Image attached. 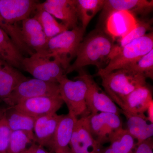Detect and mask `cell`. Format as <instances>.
Here are the masks:
<instances>
[{"label": "cell", "instance_id": "6da1fadb", "mask_svg": "<svg viewBox=\"0 0 153 153\" xmlns=\"http://www.w3.org/2000/svg\"><path fill=\"white\" fill-rule=\"evenodd\" d=\"M114 41L102 28L90 32L80 43L76 60L65 72V74L80 71L83 67L94 65L99 70L103 69L110 60Z\"/></svg>", "mask_w": 153, "mask_h": 153}, {"label": "cell", "instance_id": "7a4b0ae2", "mask_svg": "<svg viewBox=\"0 0 153 153\" xmlns=\"http://www.w3.org/2000/svg\"><path fill=\"white\" fill-rule=\"evenodd\" d=\"M102 85L115 104L138 88L146 85V78L142 74L126 68H121L100 76Z\"/></svg>", "mask_w": 153, "mask_h": 153}, {"label": "cell", "instance_id": "3957f363", "mask_svg": "<svg viewBox=\"0 0 153 153\" xmlns=\"http://www.w3.org/2000/svg\"><path fill=\"white\" fill-rule=\"evenodd\" d=\"M85 31L77 26L58 34L48 41L47 53L59 61L65 72L76 57Z\"/></svg>", "mask_w": 153, "mask_h": 153}, {"label": "cell", "instance_id": "277c9868", "mask_svg": "<svg viewBox=\"0 0 153 153\" xmlns=\"http://www.w3.org/2000/svg\"><path fill=\"white\" fill-rule=\"evenodd\" d=\"M153 49V33L151 32L125 46L110 59L104 68L99 70L97 75L100 76L115 70L125 68Z\"/></svg>", "mask_w": 153, "mask_h": 153}, {"label": "cell", "instance_id": "5b68a950", "mask_svg": "<svg viewBox=\"0 0 153 153\" xmlns=\"http://www.w3.org/2000/svg\"><path fill=\"white\" fill-rule=\"evenodd\" d=\"M22 66L36 79L58 83L66 75L59 61L46 53H33L23 58Z\"/></svg>", "mask_w": 153, "mask_h": 153}, {"label": "cell", "instance_id": "8992f818", "mask_svg": "<svg viewBox=\"0 0 153 153\" xmlns=\"http://www.w3.org/2000/svg\"><path fill=\"white\" fill-rule=\"evenodd\" d=\"M76 79L71 80L65 75L58 84L60 97L68 107V113L77 117L87 109L85 101L87 86L82 79L77 77Z\"/></svg>", "mask_w": 153, "mask_h": 153}, {"label": "cell", "instance_id": "52a82bcc", "mask_svg": "<svg viewBox=\"0 0 153 153\" xmlns=\"http://www.w3.org/2000/svg\"><path fill=\"white\" fill-rule=\"evenodd\" d=\"M57 95H60L58 83L46 82L36 78L27 79L20 83L4 100L7 104L13 107L28 99Z\"/></svg>", "mask_w": 153, "mask_h": 153}, {"label": "cell", "instance_id": "ba28073f", "mask_svg": "<svg viewBox=\"0 0 153 153\" xmlns=\"http://www.w3.org/2000/svg\"><path fill=\"white\" fill-rule=\"evenodd\" d=\"M77 76L85 81L87 86L85 101L87 109L91 114L100 112H110L119 114L120 110L115 103L105 93L95 82L92 76L83 70L79 71Z\"/></svg>", "mask_w": 153, "mask_h": 153}, {"label": "cell", "instance_id": "9c48e42d", "mask_svg": "<svg viewBox=\"0 0 153 153\" xmlns=\"http://www.w3.org/2000/svg\"><path fill=\"white\" fill-rule=\"evenodd\" d=\"M89 127L94 139L100 145L109 142L115 131L122 128L119 114L100 112L88 116Z\"/></svg>", "mask_w": 153, "mask_h": 153}, {"label": "cell", "instance_id": "30bf717a", "mask_svg": "<svg viewBox=\"0 0 153 153\" xmlns=\"http://www.w3.org/2000/svg\"><path fill=\"white\" fill-rule=\"evenodd\" d=\"M64 103L60 96H41L20 102L14 108L35 118L56 113Z\"/></svg>", "mask_w": 153, "mask_h": 153}, {"label": "cell", "instance_id": "8fae6325", "mask_svg": "<svg viewBox=\"0 0 153 153\" xmlns=\"http://www.w3.org/2000/svg\"><path fill=\"white\" fill-rule=\"evenodd\" d=\"M72 153H98L100 145L94 139L89 127L88 117L77 119L70 144Z\"/></svg>", "mask_w": 153, "mask_h": 153}, {"label": "cell", "instance_id": "7c38bea8", "mask_svg": "<svg viewBox=\"0 0 153 153\" xmlns=\"http://www.w3.org/2000/svg\"><path fill=\"white\" fill-rule=\"evenodd\" d=\"M36 7L47 11L53 17L61 20L68 30L78 26L79 18L76 0H47L38 4Z\"/></svg>", "mask_w": 153, "mask_h": 153}, {"label": "cell", "instance_id": "4fadbf2b", "mask_svg": "<svg viewBox=\"0 0 153 153\" xmlns=\"http://www.w3.org/2000/svg\"><path fill=\"white\" fill-rule=\"evenodd\" d=\"M153 1L147 0H105L100 18V24L104 25L111 14L116 11H126L135 16H146L153 10Z\"/></svg>", "mask_w": 153, "mask_h": 153}, {"label": "cell", "instance_id": "5bb4252c", "mask_svg": "<svg viewBox=\"0 0 153 153\" xmlns=\"http://www.w3.org/2000/svg\"><path fill=\"white\" fill-rule=\"evenodd\" d=\"M135 16L126 11H116L108 17L102 29L114 40L123 38L136 27Z\"/></svg>", "mask_w": 153, "mask_h": 153}, {"label": "cell", "instance_id": "9a60e30c", "mask_svg": "<svg viewBox=\"0 0 153 153\" xmlns=\"http://www.w3.org/2000/svg\"><path fill=\"white\" fill-rule=\"evenodd\" d=\"M38 3L33 0H0V15L12 24L29 18Z\"/></svg>", "mask_w": 153, "mask_h": 153}, {"label": "cell", "instance_id": "2e32d148", "mask_svg": "<svg viewBox=\"0 0 153 153\" xmlns=\"http://www.w3.org/2000/svg\"><path fill=\"white\" fill-rule=\"evenodd\" d=\"M153 101L152 94L146 85L135 89L124 97L119 106L122 112L132 114L145 115L150 104Z\"/></svg>", "mask_w": 153, "mask_h": 153}, {"label": "cell", "instance_id": "e0dca14e", "mask_svg": "<svg viewBox=\"0 0 153 153\" xmlns=\"http://www.w3.org/2000/svg\"><path fill=\"white\" fill-rule=\"evenodd\" d=\"M26 44L38 53L47 52L48 40L42 26L36 18H28L22 21L21 28Z\"/></svg>", "mask_w": 153, "mask_h": 153}, {"label": "cell", "instance_id": "ac0fdd59", "mask_svg": "<svg viewBox=\"0 0 153 153\" xmlns=\"http://www.w3.org/2000/svg\"><path fill=\"white\" fill-rule=\"evenodd\" d=\"M78 119L71 114L62 115L57 124L50 148L55 153L68 149L73 131Z\"/></svg>", "mask_w": 153, "mask_h": 153}, {"label": "cell", "instance_id": "d6986e66", "mask_svg": "<svg viewBox=\"0 0 153 153\" xmlns=\"http://www.w3.org/2000/svg\"><path fill=\"white\" fill-rule=\"evenodd\" d=\"M61 116L53 113L36 118L34 128L35 143L50 148Z\"/></svg>", "mask_w": 153, "mask_h": 153}, {"label": "cell", "instance_id": "ffe728a7", "mask_svg": "<svg viewBox=\"0 0 153 153\" xmlns=\"http://www.w3.org/2000/svg\"><path fill=\"white\" fill-rule=\"evenodd\" d=\"M123 113L127 119L126 130L137 140L136 146L152 138L153 135V124L148 123L149 121L146 116Z\"/></svg>", "mask_w": 153, "mask_h": 153}, {"label": "cell", "instance_id": "44dd1931", "mask_svg": "<svg viewBox=\"0 0 153 153\" xmlns=\"http://www.w3.org/2000/svg\"><path fill=\"white\" fill-rule=\"evenodd\" d=\"M27 78L15 67L0 63V97L4 99Z\"/></svg>", "mask_w": 153, "mask_h": 153}, {"label": "cell", "instance_id": "7402d4cb", "mask_svg": "<svg viewBox=\"0 0 153 153\" xmlns=\"http://www.w3.org/2000/svg\"><path fill=\"white\" fill-rule=\"evenodd\" d=\"M23 58L20 49L10 37L0 29V63L18 68L22 66Z\"/></svg>", "mask_w": 153, "mask_h": 153}, {"label": "cell", "instance_id": "603a6c76", "mask_svg": "<svg viewBox=\"0 0 153 153\" xmlns=\"http://www.w3.org/2000/svg\"><path fill=\"white\" fill-rule=\"evenodd\" d=\"M8 108L5 116L12 131H22L34 133L36 118L16 109L13 107Z\"/></svg>", "mask_w": 153, "mask_h": 153}, {"label": "cell", "instance_id": "cb8c5ba5", "mask_svg": "<svg viewBox=\"0 0 153 153\" xmlns=\"http://www.w3.org/2000/svg\"><path fill=\"white\" fill-rule=\"evenodd\" d=\"M105 0H76L78 18L84 31L94 17L102 10Z\"/></svg>", "mask_w": 153, "mask_h": 153}, {"label": "cell", "instance_id": "d4e9b609", "mask_svg": "<svg viewBox=\"0 0 153 153\" xmlns=\"http://www.w3.org/2000/svg\"><path fill=\"white\" fill-rule=\"evenodd\" d=\"M37 13L34 18L39 22L48 41L61 33L68 30L63 23H59L55 17L42 9L36 7Z\"/></svg>", "mask_w": 153, "mask_h": 153}, {"label": "cell", "instance_id": "484cf974", "mask_svg": "<svg viewBox=\"0 0 153 153\" xmlns=\"http://www.w3.org/2000/svg\"><path fill=\"white\" fill-rule=\"evenodd\" d=\"M109 142L108 148L113 153H132L136 146L133 137L123 128L113 134Z\"/></svg>", "mask_w": 153, "mask_h": 153}, {"label": "cell", "instance_id": "4316f807", "mask_svg": "<svg viewBox=\"0 0 153 153\" xmlns=\"http://www.w3.org/2000/svg\"><path fill=\"white\" fill-rule=\"evenodd\" d=\"M152 21L149 20H138L136 27L123 38L118 40L117 43H115L111 54L110 59L120 52L126 45L147 34L148 31L152 30Z\"/></svg>", "mask_w": 153, "mask_h": 153}, {"label": "cell", "instance_id": "83f0119b", "mask_svg": "<svg viewBox=\"0 0 153 153\" xmlns=\"http://www.w3.org/2000/svg\"><path fill=\"white\" fill-rule=\"evenodd\" d=\"M0 29L7 34L20 49V51L33 54L31 49L24 41L21 28L15 24H12L6 21L0 15Z\"/></svg>", "mask_w": 153, "mask_h": 153}, {"label": "cell", "instance_id": "f1b7e54d", "mask_svg": "<svg viewBox=\"0 0 153 153\" xmlns=\"http://www.w3.org/2000/svg\"><path fill=\"white\" fill-rule=\"evenodd\" d=\"M34 142V133L16 131H12L7 153H23L28 145Z\"/></svg>", "mask_w": 153, "mask_h": 153}, {"label": "cell", "instance_id": "f546056e", "mask_svg": "<svg viewBox=\"0 0 153 153\" xmlns=\"http://www.w3.org/2000/svg\"><path fill=\"white\" fill-rule=\"evenodd\" d=\"M123 68L142 74L146 78L153 79V49L135 62Z\"/></svg>", "mask_w": 153, "mask_h": 153}, {"label": "cell", "instance_id": "4dcf8cb0", "mask_svg": "<svg viewBox=\"0 0 153 153\" xmlns=\"http://www.w3.org/2000/svg\"><path fill=\"white\" fill-rule=\"evenodd\" d=\"M12 131L4 116L0 119V153H8Z\"/></svg>", "mask_w": 153, "mask_h": 153}, {"label": "cell", "instance_id": "1f68e13d", "mask_svg": "<svg viewBox=\"0 0 153 153\" xmlns=\"http://www.w3.org/2000/svg\"><path fill=\"white\" fill-rule=\"evenodd\" d=\"M134 153H153V145L152 138L137 145Z\"/></svg>", "mask_w": 153, "mask_h": 153}, {"label": "cell", "instance_id": "d6a6232c", "mask_svg": "<svg viewBox=\"0 0 153 153\" xmlns=\"http://www.w3.org/2000/svg\"><path fill=\"white\" fill-rule=\"evenodd\" d=\"M23 153H49L41 145L33 143Z\"/></svg>", "mask_w": 153, "mask_h": 153}, {"label": "cell", "instance_id": "836d02e7", "mask_svg": "<svg viewBox=\"0 0 153 153\" xmlns=\"http://www.w3.org/2000/svg\"><path fill=\"white\" fill-rule=\"evenodd\" d=\"M146 111L148 113V120L151 123H153V101L150 104Z\"/></svg>", "mask_w": 153, "mask_h": 153}, {"label": "cell", "instance_id": "e575fe53", "mask_svg": "<svg viewBox=\"0 0 153 153\" xmlns=\"http://www.w3.org/2000/svg\"><path fill=\"white\" fill-rule=\"evenodd\" d=\"M7 109L8 108H0V119L4 116Z\"/></svg>", "mask_w": 153, "mask_h": 153}, {"label": "cell", "instance_id": "d590c367", "mask_svg": "<svg viewBox=\"0 0 153 153\" xmlns=\"http://www.w3.org/2000/svg\"><path fill=\"white\" fill-rule=\"evenodd\" d=\"M60 153H72V152H71V149L69 148L67 149H66V150L63 151V152Z\"/></svg>", "mask_w": 153, "mask_h": 153}, {"label": "cell", "instance_id": "8d00e7d4", "mask_svg": "<svg viewBox=\"0 0 153 153\" xmlns=\"http://www.w3.org/2000/svg\"><path fill=\"white\" fill-rule=\"evenodd\" d=\"M104 153H113L112 151L109 148H108L107 149L105 150V152Z\"/></svg>", "mask_w": 153, "mask_h": 153}]
</instances>
